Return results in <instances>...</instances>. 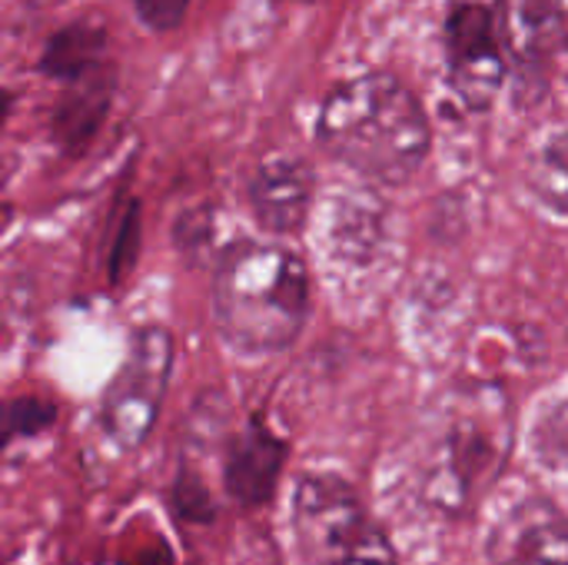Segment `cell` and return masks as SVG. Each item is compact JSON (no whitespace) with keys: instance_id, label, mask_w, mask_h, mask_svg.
Instances as JSON below:
<instances>
[{"instance_id":"6da1fadb","label":"cell","mask_w":568,"mask_h":565,"mask_svg":"<svg viewBox=\"0 0 568 565\" xmlns=\"http://www.w3.org/2000/svg\"><path fill=\"white\" fill-rule=\"evenodd\" d=\"M316 143L369 183L403 186L429 157L433 127L419 97L393 73L333 83L316 113Z\"/></svg>"},{"instance_id":"7a4b0ae2","label":"cell","mask_w":568,"mask_h":565,"mask_svg":"<svg viewBox=\"0 0 568 565\" xmlns=\"http://www.w3.org/2000/svg\"><path fill=\"white\" fill-rule=\"evenodd\" d=\"M213 320L243 356L290 350L310 320V270L283 243L236 240L213 273Z\"/></svg>"},{"instance_id":"3957f363","label":"cell","mask_w":568,"mask_h":565,"mask_svg":"<svg viewBox=\"0 0 568 565\" xmlns=\"http://www.w3.org/2000/svg\"><path fill=\"white\" fill-rule=\"evenodd\" d=\"M509 456V406L493 396L489 403L469 400L439 433L426 473L423 500L446 516H459L499 476Z\"/></svg>"},{"instance_id":"277c9868","label":"cell","mask_w":568,"mask_h":565,"mask_svg":"<svg viewBox=\"0 0 568 565\" xmlns=\"http://www.w3.org/2000/svg\"><path fill=\"white\" fill-rule=\"evenodd\" d=\"M509 0H446L443 47L449 90L473 113L493 110L509 73Z\"/></svg>"},{"instance_id":"5b68a950","label":"cell","mask_w":568,"mask_h":565,"mask_svg":"<svg viewBox=\"0 0 568 565\" xmlns=\"http://www.w3.org/2000/svg\"><path fill=\"white\" fill-rule=\"evenodd\" d=\"M173 373V336L160 323L136 326L126 356L100 400V426L120 453L140 450L163 410Z\"/></svg>"},{"instance_id":"8992f818","label":"cell","mask_w":568,"mask_h":565,"mask_svg":"<svg viewBox=\"0 0 568 565\" xmlns=\"http://www.w3.org/2000/svg\"><path fill=\"white\" fill-rule=\"evenodd\" d=\"M290 516L296 546L310 565H323L373 523L356 486L336 473H303Z\"/></svg>"},{"instance_id":"52a82bcc","label":"cell","mask_w":568,"mask_h":565,"mask_svg":"<svg viewBox=\"0 0 568 565\" xmlns=\"http://www.w3.org/2000/svg\"><path fill=\"white\" fill-rule=\"evenodd\" d=\"M489 565H568V513L549 496H523L486 536Z\"/></svg>"},{"instance_id":"ba28073f","label":"cell","mask_w":568,"mask_h":565,"mask_svg":"<svg viewBox=\"0 0 568 565\" xmlns=\"http://www.w3.org/2000/svg\"><path fill=\"white\" fill-rule=\"evenodd\" d=\"M316 173L303 157H270L246 180V203L260 230L296 236L313 210Z\"/></svg>"},{"instance_id":"9c48e42d","label":"cell","mask_w":568,"mask_h":565,"mask_svg":"<svg viewBox=\"0 0 568 565\" xmlns=\"http://www.w3.org/2000/svg\"><path fill=\"white\" fill-rule=\"evenodd\" d=\"M286 456H290L286 440L276 436L263 416H250L243 430L233 433V440L226 443V456H223L226 496L243 509H256L270 503L286 470Z\"/></svg>"},{"instance_id":"30bf717a","label":"cell","mask_w":568,"mask_h":565,"mask_svg":"<svg viewBox=\"0 0 568 565\" xmlns=\"http://www.w3.org/2000/svg\"><path fill=\"white\" fill-rule=\"evenodd\" d=\"M37 67L47 80H53L60 87L113 77L110 37L100 23L70 20L47 37Z\"/></svg>"},{"instance_id":"8fae6325","label":"cell","mask_w":568,"mask_h":565,"mask_svg":"<svg viewBox=\"0 0 568 565\" xmlns=\"http://www.w3.org/2000/svg\"><path fill=\"white\" fill-rule=\"evenodd\" d=\"M113 103V77L63 87V97L53 107V140L67 153H80L103 127Z\"/></svg>"},{"instance_id":"7c38bea8","label":"cell","mask_w":568,"mask_h":565,"mask_svg":"<svg viewBox=\"0 0 568 565\" xmlns=\"http://www.w3.org/2000/svg\"><path fill=\"white\" fill-rule=\"evenodd\" d=\"M526 183L542 206H549L559 216H568V130L549 133L529 153Z\"/></svg>"},{"instance_id":"4fadbf2b","label":"cell","mask_w":568,"mask_h":565,"mask_svg":"<svg viewBox=\"0 0 568 565\" xmlns=\"http://www.w3.org/2000/svg\"><path fill=\"white\" fill-rule=\"evenodd\" d=\"M383 236V210L373 200L363 203H346V210L333 223V243L343 260L366 263Z\"/></svg>"},{"instance_id":"5bb4252c","label":"cell","mask_w":568,"mask_h":565,"mask_svg":"<svg viewBox=\"0 0 568 565\" xmlns=\"http://www.w3.org/2000/svg\"><path fill=\"white\" fill-rule=\"evenodd\" d=\"M110 240L113 243H110L106 270H110V283L120 286L130 276V270L136 266V256H140V203L136 200H126L120 206Z\"/></svg>"},{"instance_id":"9a60e30c","label":"cell","mask_w":568,"mask_h":565,"mask_svg":"<svg viewBox=\"0 0 568 565\" xmlns=\"http://www.w3.org/2000/svg\"><path fill=\"white\" fill-rule=\"evenodd\" d=\"M323 565H399V559H396L393 539L373 519L356 539H349L336 556H329Z\"/></svg>"},{"instance_id":"2e32d148","label":"cell","mask_w":568,"mask_h":565,"mask_svg":"<svg viewBox=\"0 0 568 565\" xmlns=\"http://www.w3.org/2000/svg\"><path fill=\"white\" fill-rule=\"evenodd\" d=\"M532 446L539 453V460L552 470L568 473V400L556 403L536 426L532 433Z\"/></svg>"},{"instance_id":"e0dca14e","label":"cell","mask_w":568,"mask_h":565,"mask_svg":"<svg viewBox=\"0 0 568 565\" xmlns=\"http://www.w3.org/2000/svg\"><path fill=\"white\" fill-rule=\"evenodd\" d=\"M509 13L529 37L556 33L568 27V0H509Z\"/></svg>"},{"instance_id":"ac0fdd59","label":"cell","mask_w":568,"mask_h":565,"mask_svg":"<svg viewBox=\"0 0 568 565\" xmlns=\"http://www.w3.org/2000/svg\"><path fill=\"white\" fill-rule=\"evenodd\" d=\"M53 423H57V406H50L47 400L23 396L7 406V440L37 436V433L50 430Z\"/></svg>"},{"instance_id":"d6986e66","label":"cell","mask_w":568,"mask_h":565,"mask_svg":"<svg viewBox=\"0 0 568 565\" xmlns=\"http://www.w3.org/2000/svg\"><path fill=\"white\" fill-rule=\"evenodd\" d=\"M130 10L140 17L143 27H150L153 33H173L183 27L190 0H126Z\"/></svg>"},{"instance_id":"ffe728a7","label":"cell","mask_w":568,"mask_h":565,"mask_svg":"<svg viewBox=\"0 0 568 565\" xmlns=\"http://www.w3.org/2000/svg\"><path fill=\"white\" fill-rule=\"evenodd\" d=\"M280 3H313V0H280Z\"/></svg>"}]
</instances>
